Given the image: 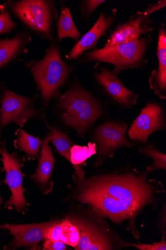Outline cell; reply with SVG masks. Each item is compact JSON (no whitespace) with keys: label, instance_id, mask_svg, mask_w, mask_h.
<instances>
[{"label":"cell","instance_id":"obj_1","mask_svg":"<svg viewBox=\"0 0 166 250\" xmlns=\"http://www.w3.org/2000/svg\"><path fill=\"white\" fill-rule=\"evenodd\" d=\"M150 173L129 164L113 170H101L83 179L75 173L74 186L67 185L69 192L62 201L87 205L115 225L128 221L127 230L139 242L136 218L148 207L157 210L163 201L159 194L166 193L162 182L149 178Z\"/></svg>","mask_w":166,"mask_h":250},{"label":"cell","instance_id":"obj_2","mask_svg":"<svg viewBox=\"0 0 166 250\" xmlns=\"http://www.w3.org/2000/svg\"><path fill=\"white\" fill-rule=\"evenodd\" d=\"M55 101L60 121L84 140L88 129L105 115V108L101 101L76 78Z\"/></svg>","mask_w":166,"mask_h":250},{"label":"cell","instance_id":"obj_3","mask_svg":"<svg viewBox=\"0 0 166 250\" xmlns=\"http://www.w3.org/2000/svg\"><path fill=\"white\" fill-rule=\"evenodd\" d=\"M22 62L34 78L44 110L58 97L61 90L68 85L71 74L75 70L74 64L64 61L57 38L45 50L41 60Z\"/></svg>","mask_w":166,"mask_h":250},{"label":"cell","instance_id":"obj_4","mask_svg":"<svg viewBox=\"0 0 166 250\" xmlns=\"http://www.w3.org/2000/svg\"><path fill=\"white\" fill-rule=\"evenodd\" d=\"M71 206L64 217L77 227L80 233L75 250H121L128 247V242L98 212L82 204Z\"/></svg>","mask_w":166,"mask_h":250},{"label":"cell","instance_id":"obj_5","mask_svg":"<svg viewBox=\"0 0 166 250\" xmlns=\"http://www.w3.org/2000/svg\"><path fill=\"white\" fill-rule=\"evenodd\" d=\"M152 42L150 35L129 43L86 52L77 60L82 63L106 62L112 64L111 72L118 76L121 72L133 69L143 70L148 62V54Z\"/></svg>","mask_w":166,"mask_h":250},{"label":"cell","instance_id":"obj_6","mask_svg":"<svg viewBox=\"0 0 166 250\" xmlns=\"http://www.w3.org/2000/svg\"><path fill=\"white\" fill-rule=\"evenodd\" d=\"M4 5L23 29L47 42L54 41L58 18L55 0H8Z\"/></svg>","mask_w":166,"mask_h":250},{"label":"cell","instance_id":"obj_7","mask_svg":"<svg viewBox=\"0 0 166 250\" xmlns=\"http://www.w3.org/2000/svg\"><path fill=\"white\" fill-rule=\"evenodd\" d=\"M38 98L37 94L30 97L19 95L0 82V138L3 129L11 124L22 128L29 120L46 119L44 110L35 107Z\"/></svg>","mask_w":166,"mask_h":250},{"label":"cell","instance_id":"obj_8","mask_svg":"<svg viewBox=\"0 0 166 250\" xmlns=\"http://www.w3.org/2000/svg\"><path fill=\"white\" fill-rule=\"evenodd\" d=\"M128 125L126 122L113 120L104 123L91 130L92 143L96 145L93 167L98 168L109 158H113L116 151L123 148L134 146L127 135Z\"/></svg>","mask_w":166,"mask_h":250},{"label":"cell","instance_id":"obj_9","mask_svg":"<svg viewBox=\"0 0 166 250\" xmlns=\"http://www.w3.org/2000/svg\"><path fill=\"white\" fill-rule=\"evenodd\" d=\"M0 154L2 156L0 161L3 165L0 167V171L6 172L3 183L9 187L12 193L4 208L12 210L15 207L18 213L24 215L28 211L29 207L24 194L26 190L22 184L23 178L26 175L21 170L24 166L23 162L25 161L26 157L15 152L10 153L7 150L5 139H2L0 142Z\"/></svg>","mask_w":166,"mask_h":250},{"label":"cell","instance_id":"obj_10","mask_svg":"<svg viewBox=\"0 0 166 250\" xmlns=\"http://www.w3.org/2000/svg\"><path fill=\"white\" fill-rule=\"evenodd\" d=\"M95 65L92 77L103 96L121 109H131L136 105L137 93L127 88L107 66L99 63Z\"/></svg>","mask_w":166,"mask_h":250},{"label":"cell","instance_id":"obj_11","mask_svg":"<svg viewBox=\"0 0 166 250\" xmlns=\"http://www.w3.org/2000/svg\"><path fill=\"white\" fill-rule=\"evenodd\" d=\"M151 14L148 8L144 11H138L127 20L119 22L109 35L104 47L135 42L149 35L156 28Z\"/></svg>","mask_w":166,"mask_h":250},{"label":"cell","instance_id":"obj_12","mask_svg":"<svg viewBox=\"0 0 166 250\" xmlns=\"http://www.w3.org/2000/svg\"><path fill=\"white\" fill-rule=\"evenodd\" d=\"M166 129L164 107L158 102L149 101L131 125L128 136L133 143L146 144L152 133Z\"/></svg>","mask_w":166,"mask_h":250},{"label":"cell","instance_id":"obj_13","mask_svg":"<svg viewBox=\"0 0 166 250\" xmlns=\"http://www.w3.org/2000/svg\"><path fill=\"white\" fill-rule=\"evenodd\" d=\"M52 218L49 221L30 224H0V230H7L14 239L4 247V249L15 250L22 247L37 249L38 244L46 239V234L56 220Z\"/></svg>","mask_w":166,"mask_h":250},{"label":"cell","instance_id":"obj_14","mask_svg":"<svg viewBox=\"0 0 166 250\" xmlns=\"http://www.w3.org/2000/svg\"><path fill=\"white\" fill-rule=\"evenodd\" d=\"M117 18V10L103 12L92 27L75 43L67 57V62L76 61L84 53L97 49V43L102 36L107 37Z\"/></svg>","mask_w":166,"mask_h":250},{"label":"cell","instance_id":"obj_15","mask_svg":"<svg viewBox=\"0 0 166 250\" xmlns=\"http://www.w3.org/2000/svg\"><path fill=\"white\" fill-rule=\"evenodd\" d=\"M49 143L50 138L45 135L41 141V153L38 156L37 168L35 173L30 176L44 195L51 193L54 186L51 179L56 160Z\"/></svg>","mask_w":166,"mask_h":250},{"label":"cell","instance_id":"obj_16","mask_svg":"<svg viewBox=\"0 0 166 250\" xmlns=\"http://www.w3.org/2000/svg\"><path fill=\"white\" fill-rule=\"evenodd\" d=\"M32 41L31 34L25 29L11 39H0V70L13 62H22L21 56L29 52L27 47Z\"/></svg>","mask_w":166,"mask_h":250},{"label":"cell","instance_id":"obj_17","mask_svg":"<svg viewBox=\"0 0 166 250\" xmlns=\"http://www.w3.org/2000/svg\"><path fill=\"white\" fill-rule=\"evenodd\" d=\"M157 56L158 70L151 72L148 79L149 86L160 99H166V28L162 23L158 30Z\"/></svg>","mask_w":166,"mask_h":250},{"label":"cell","instance_id":"obj_18","mask_svg":"<svg viewBox=\"0 0 166 250\" xmlns=\"http://www.w3.org/2000/svg\"><path fill=\"white\" fill-rule=\"evenodd\" d=\"M46 239L61 241L74 248L78 244L80 236L77 227L64 217L57 218L55 224L47 232Z\"/></svg>","mask_w":166,"mask_h":250},{"label":"cell","instance_id":"obj_19","mask_svg":"<svg viewBox=\"0 0 166 250\" xmlns=\"http://www.w3.org/2000/svg\"><path fill=\"white\" fill-rule=\"evenodd\" d=\"M43 122L49 129L48 132L45 133L50 138V143L53 145L55 151L71 164V149L75 145L74 143L70 140L68 134L61 129L56 123L51 124L46 119Z\"/></svg>","mask_w":166,"mask_h":250},{"label":"cell","instance_id":"obj_20","mask_svg":"<svg viewBox=\"0 0 166 250\" xmlns=\"http://www.w3.org/2000/svg\"><path fill=\"white\" fill-rule=\"evenodd\" d=\"M60 13L56 23L57 39L59 42L65 38H70L77 42L81 34L74 24L70 6H67L64 1H60Z\"/></svg>","mask_w":166,"mask_h":250},{"label":"cell","instance_id":"obj_21","mask_svg":"<svg viewBox=\"0 0 166 250\" xmlns=\"http://www.w3.org/2000/svg\"><path fill=\"white\" fill-rule=\"evenodd\" d=\"M17 139L14 146L17 149L24 152L29 160L35 161L39 156L41 141L21 128L15 132Z\"/></svg>","mask_w":166,"mask_h":250},{"label":"cell","instance_id":"obj_22","mask_svg":"<svg viewBox=\"0 0 166 250\" xmlns=\"http://www.w3.org/2000/svg\"><path fill=\"white\" fill-rule=\"evenodd\" d=\"M97 153L95 144L92 142L88 146L74 145L71 149V165L74 167L75 173L80 179L85 177V171L81 165L85 166V162L92 156Z\"/></svg>","mask_w":166,"mask_h":250},{"label":"cell","instance_id":"obj_23","mask_svg":"<svg viewBox=\"0 0 166 250\" xmlns=\"http://www.w3.org/2000/svg\"><path fill=\"white\" fill-rule=\"evenodd\" d=\"M135 145L138 152L152 159L153 164L147 167V170L150 173L158 169L166 170V155L159 151L155 143L136 144Z\"/></svg>","mask_w":166,"mask_h":250},{"label":"cell","instance_id":"obj_24","mask_svg":"<svg viewBox=\"0 0 166 250\" xmlns=\"http://www.w3.org/2000/svg\"><path fill=\"white\" fill-rule=\"evenodd\" d=\"M18 26L4 4L0 5V36L9 35Z\"/></svg>","mask_w":166,"mask_h":250},{"label":"cell","instance_id":"obj_25","mask_svg":"<svg viewBox=\"0 0 166 250\" xmlns=\"http://www.w3.org/2000/svg\"><path fill=\"white\" fill-rule=\"evenodd\" d=\"M106 2V0H83L78 8L83 22L88 21L94 10Z\"/></svg>","mask_w":166,"mask_h":250},{"label":"cell","instance_id":"obj_26","mask_svg":"<svg viewBox=\"0 0 166 250\" xmlns=\"http://www.w3.org/2000/svg\"><path fill=\"white\" fill-rule=\"evenodd\" d=\"M164 203L158 210L155 222V229L158 230L161 239H166V195Z\"/></svg>","mask_w":166,"mask_h":250},{"label":"cell","instance_id":"obj_27","mask_svg":"<svg viewBox=\"0 0 166 250\" xmlns=\"http://www.w3.org/2000/svg\"><path fill=\"white\" fill-rule=\"evenodd\" d=\"M128 246L135 248L139 250H166V239H162L161 241L155 242L152 244H142L139 241L138 243L128 242Z\"/></svg>","mask_w":166,"mask_h":250},{"label":"cell","instance_id":"obj_28","mask_svg":"<svg viewBox=\"0 0 166 250\" xmlns=\"http://www.w3.org/2000/svg\"><path fill=\"white\" fill-rule=\"evenodd\" d=\"M43 250H67V245L61 242L45 239L43 243Z\"/></svg>","mask_w":166,"mask_h":250},{"label":"cell","instance_id":"obj_29","mask_svg":"<svg viewBox=\"0 0 166 250\" xmlns=\"http://www.w3.org/2000/svg\"><path fill=\"white\" fill-rule=\"evenodd\" d=\"M1 182H0V187H1ZM4 202L1 196V194H0V214H1V206L2 204Z\"/></svg>","mask_w":166,"mask_h":250}]
</instances>
